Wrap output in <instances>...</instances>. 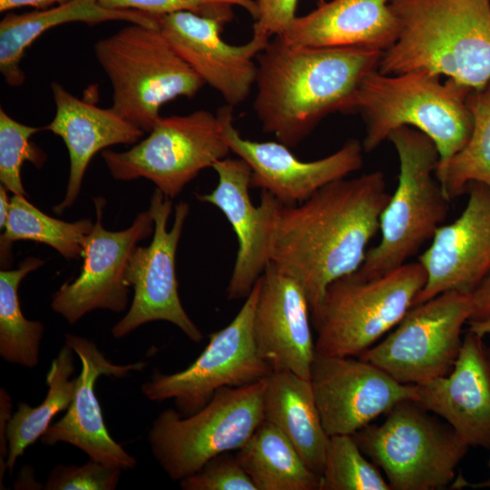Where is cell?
I'll return each instance as SVG.
<instances>
[{
    "label": "cell",
    "mask_w": 490,
    "mask_h": 490,
    "mask_svg": "<svg viewBox=\"0 0 490 490\" xmlns=\"http://www.w3.org/2000/svg\"><path fill=\"white\" fill-rule=\"evenodd\" d=\"M390 195L385 174L374 171L331 181L296 205L279 201L269 260L299 282L310 314L332 281L360 268Z\"/></svg>",
    "instance_id": "cell-1"
},
{
    "label": "cell",
    "mask_w": 490,
    "mask_h": 490,
    "mask_svg": "<svg viewBox=\"0 0 490 490\" xmlns=\"http://www.w3.org/2000/svg\"><path fill=\"white\" fill-rule=\"evenodd\" d=\"M381 51L293 45L270 39L256 57L255 113L265 132L293 148L328 114L344 112Z\"/></svg>",
    "instance_id": "cell-2"
},
{
    "label": "cell",
    "mask_w": 490,
    "mask_h": 490,
    "mask_svg": "<svg viewBox=\"0 0 490 490\" xmlns=\"http://www.w3.org/2000/svg\"><path fill=\"white\" fill-rule=\"evenodd\" d=\"M397 35L384 74L426 71L471 91L490 83V0H389Z\"/></svg>",
    "instance_id": "cell-3"
},
{
    "label": "cell",
    "mask_w": 490,
    "mask_h": 490,
    "mask_svg": "<svg viewBox=\"0 0 490 490\" xmlns=\"http://www.w3.org/2000/svg\"><path fill=\"white\" fill-rule=\"evenodd\" d=\"M471 90L426 71L368 74L348 101L343 113L359 112L366 124L364 152L378 147L400 127H411L436 144V172L468 142L473 120L467 104Z\"/></svg>",
    "instance_id": "cell-4"
},
{
    "label": "cell",
    "mask_w": 490,
    "mask_h": 490,
    "mask_svg": "<svg viewBox=\"0 0 490 490\" xmlns=\"http://www.w3.org/2000/svg\"><path fill=\"white\" fill-rule=\"evenodd\" d=\"M387 140L397 153L398 181L380 217L379 242L367 251L357 270L367 279L406 264L431 241L451 202L436 177L439 153L427 135L404 126L394 130Z\"/></svg>",
    "instance_id": "cell-5"
},
{
    "label": "cell",
    "mask_w": 490,
    "mask_h": 490,
    "mask_svg": "<svg viewBox=\"0 0 490 490\" xmlns=\"http://www.w3.org/2000/svg\"><path fill=\"white\" fill-rule=\"evenodd\" d=\"M129 24L97 41L94 54L111 82L112 109L149 132L161 118L164 103L194 97L205 83L159 26Z\"/></svg>",
    "instance_id": "cell-6"
},
{
    "label": "cell",
    "mask_w": 490,
    "mask_h": 490,
    "mask_svg": "<svg viewBox=\"0 0 490 490\" xmlns=\"http://www.w3.org/2000/svg\"><path fill=\"white\" fill-rule=\"evenodd\" d=\"M426 282L418 260L376 278L355 271L332 281L311 314L316 353L359 357L401 321Z\"/></svg>",
    "instance_id": "cell-7"
},
{
    "label": "cell",
    "mask_w": 490,
    "mask_h": 490,
    "mask_svg": "<svg viewBox=\"0 0 490 490\" xmlns=\"http://www.w3.org/2000/svg\"><path fill=\"white\" fill-rule=\"evenodd\" d=\"M265 378L217 390L199 411L181 416L168 408L152 421L148 442L173 481L198 472L211 458L239 450L264 420Z\"/></svg>",
    "instance_id": "cell-8"
},
{
    "label": "cell",
    "mask_w": 490,
    "mask_h": 490,
    "mask_svg": "<svg viewBox=\"0 0 490 490\" xmlns=\"http://www.w3.org/2000/svg\"><path fill=\"white\" fill-rule=\"evenodd\" d=\"M429 413L405 400L387 413L382 424L352 435L384 472L391 490H438L456 482V467L469 446Z\"/></svg>",
    "instance_id": "cell-9"
},
{
    "label": "cell",
    "mask_w": 490,
    "mask_h": 490,
    "mask_svg": "<svg viewBox=\"0 0 490 490\" xmlns=\"http://www.w3.org/2000/svg\"><path fill=\"white\" fill-rule=\"evenodd\" d=\"M230 149L220 113L198 110L161 117L149 135L125 152L105 149L101 155L118 181L147 179L171 199L202 170L227 157Z\"/></svg>",
    "instance_id": "cell-10"
},
{
    "label": "cell",
    "mask_w": 490,
    "mask_h": 490,
    "mask_svg": "<svg viewBox=\"0 0 490 490\" xmlns=\"http://www.w3.org/2000/svg\"><path fill=\"white\" fill-rule=\"evenodd\" d=\"M260 279L234 318L223 328L209 336L201 354L185 369L162 374L154 371L142 387L151 401L173 399L181 416L202 408L222 387H237L266 378L272 368L260 355L253 333Z\"/></svg>",
    "instance_id": "cell-11"
},
{
    "label": "cell",
    "mask_w": 490,
    "mask_h": 490,
    "mask_svg": "<svg viewBox=\"0 0 490 490\" xmlns=\"http://www.w3.org/2000/svg\"><path fill=\"white\" fill-rule=\"evenodd\" d=\"M471 313V293L443 292L413 306L384 339L358 358L403 384L446 376L458 357Z\"/></svg>",
    "instance_id": "cell-12"
},
{
    "label": "cell",
    "mask_w": 490,
    "mask_h": 490,
    "mask_svg": "<svg viewBox=\"0 0 490 490\" xmlns=\"http://www.w3.org/2000/svg\"><path fill=\"white\" fill-rule=\"evenodd\" d=\"M154 230L148 246H137L130 257L126 283L134 295L127 313L112 328L115 338H122L142 325L167 321L179 328L191 341L198 343L203 335L183 309L175 272V256L190 207L185 201L175 206L170 230L168 220L172 211V199L155 189L148 209Z\"/></svg>",
    "instance_id": "cell-13"
},
{
    "label": "cell",
    "mask_w": 490,
    "mask_h": 490,
    "mask_svg": "<svg viewBox=\"0 0 490 490\" xmlns=\"http://www.w3.org/2000/svg\"><path fill=\"white\" fill-rule=\"evenodd\" d=\"M96 220L87 235L79 276L64 282L53 295L51 308L68 323L74 324L94 309L123 312L128 306L126 270L139 242L153 233L154 222L149 210L139 213L131 226L109 230L102 224L105 201L94 199Z\"/></svg>",
    "instance_id": "cell-14"
},
{
    "label": "cell",
    "mask_w": 490,
    "mask_h": 490,
    "mask_svg": "<svg viewBox=\"0 0 490 490\" xmlns=\"http://www.w3.org/2000/svg\"><path fill=\"white\" fill-rule=\"evenodd\" d=\"M309 379L329 436L354 435L397 403L416 397V385L400 383L358 357L316 353Z\"/></svg>",
    "instance_id": "cell-15"
},
{
    "label": "cell",
    "mask_w": 490,
    "mask_h": 490,
    "mask_svg": "<svg viewBox=\"0 0 490 490\" xmlns=\"http://www.w3.org/2000/svg\"><path fill=\"white\" fill-rule=\"evenodd\" d=\"M233 107L219 110L230 152L251 170L250 186L271 193L284 205L308 200L326 184L348 177L363 166V147L358 140L347 141L335 152L311 162L295 156L279 142H256L243 138L233 125Z\"/></svg>",
    "instance_id": "cell-16"
},
{
    "label": "cell",
    "mask_w": 490,
    "mask_h": 490,
    "mask_svg": "<svg viewBox=\"0 0 490 490\" xmlns=\"http://www.w3.org/2000/svg\"><path fill=\"white\" fill-rule=\"evenodd\" d=\"M461 214L436 230L418 257L426 282L417 305L446 291L472 293L490 273V187L472 181Z\"/></svg>",
    "instance_id": "cell-17"
},
{
    "label": "cell",
    "mask_w": 490,
    "mask_h": 490,
    "mask_svg": "<svg viewBox=\"0 0 490 490\" xmlns=\"http://www.w3.org/2000/svg\"><path fill=\"white\" fill-rule=\"evenodd\" d=\"M224 24L189 11L159 15V27L174 50L234 107L247 99L255 85L256 57L270 39L252 34L243 44H230L220 36Z\"/></svg>",
    "instance_id": "cell-18"
},
{
    "label": "cell",
    "mask_w": 490,
    "mask_h": 490,
    "mask_svg": "<svg viewBox=\"0 0 490 490\" xmlns=\"http://www.w3.org/2000/svg\"><path fill=\"white\" fill-rule=\"evenodd\" d=\"M211 168L219 176L217 186L210 193H197L196 198L217 207L236 234L237 255L226 293L230 300L240 299L250 294L270 261V230L279 201L261 191L260 206L253 205L249 191L251 170L239 157H226Z\"/></svg>",
    "instance_id": "cell-19"
},
{
    "label": "cell",
    "mask_w": 490,
    "mask_h": 490,
    "mask_svg": "<svg viewBox=\"0 0 490 490\" xmlns=\"http://www.w3.org/2000/svg\"><path fill=\"white\" fill-rule=\"evenodd\" d=\"M260 279L253 322L258 351L272 371L309 379L316 348L305 291L293 276L271 261Z\"/></svg>",
    "instance_id": "cell-20"
},
{
    "label": "cell",
    "mask_w": 490,
    "mask_h": 490,
    "mask_svg": "<svg viewBox=\"0 0 490 490\" xmlns=\"http://www.w3.org/2000/svg\"><path fill=\"white\" fill-rule=\"evenodd\" d=\"M79 357L81 371L76 377L73 400L64 416L51 424L41 436L44 445L59 442L74 446L91 459L122 470L136 466V458L110 436L95 396L94 385L101 376L122 378L142 370V361L118 365L110 361L96 344L81 336L65 334V342Z\"/></svg>",
    "instance_id": "cell-21"
},
{
    "label": "cell",
    "mask_w": 490,
    "mask_h": 490,
    "mask_svg": "<svg viewBox=\"0 0 490 490\" xmlns=\"http://www.w3.org/2000/svg\"><path fill=\"white\" fill-rule=\"evenodd\" d=\"M483 338L468 330L452 370L416 385L414 401L469 447L490 449V360Z\"/></svg>",
    "instance_id": "cell-22"
},
{
    "label": "cell",
    "mask_w": 490,
    "mask_h": 490,
    "mask_svg": "<svg viewBox=\"0 0 490 490\" xmlns=\"http://www.w3.org/2000/svg\"><path fill=\"white\" fill-rule=\"evenodd\" d=\"M55 114L44 127L60 136L69 153L70 169L64 200L54 208L58 214L77 200L86 169L100 151L116 144H135L144 131L115 111L87 103L68 92L56 82L51 83Z\"/></svg>",
    "instance_id": "cell-23"
},
{
    "label": "cell",
    "mask_w": 490,
    "mask_h": 490,
    "mask_svg": "<svg viewBox=\"0 0 490 490\" xmlns=\"http://www.w3.org/2000/svg\"><path fill=\"white\" fill-rule=\"evenodd\" d=\"M389 0H330L296 16L279 37L293 45L367 47L384 52L397 39Z\"/></svg>",
    "instance_id": "cell-24"
},
{
    "label": "cell",
    "mask_w": 490,
    "mask_h": 490,
    "mask_svg": "<svg viewBox=\"0 0 490 490\" xmlns=\"http://www.w3.org/2000/svg\"><path fill=\"white\" fill-rule=\"evenodd\" d=\"M159 15L122 9H110L97 0H68L58 5L21 15L10 13L0 22V72L10 86L24 83L21 61L26 49L47 30L73 22L96 24L106 21H125L158 27Z\"/></svg>",
    "instance_id": "cell-25"
},
{
    "label": "cell",
    "mask_w": 490,
    "mask_h": 490,
    "mask_svg": "<svg viewBox=\"0 0 490 490\" xmlns=\"http://www.w3.org/2000/svg\"><path fill=\"white\" fill-rule=\"evenodd\" d=\"M263 416L285 435L309 469L320 477L329 436L310 379L288 371H272L265 378Z\"/></svg>",
    "instance_id": "cell-26"
},
{
    "label": "cell",
    "mask_w": 490,
    "mask_h": 490,
    "mask_svg": "<svg viewBox=\"0 0 490 490\" xmlns=\"http://www.w3.org/2000/svg\"><path fill=\"white\" fill-rule=\"evenodd\" d=\"M236 456L257 490H320V477L285 435L266 420Z\"/></svg>",
    "instance_id": "cell-27"
},
{
    "label": "cell",
    "mask_w": 490,
    "mask_h": 490,
    "mask_svg": "<svg viewBox=\"0 0 490 490\" xmlns=\"http://www.w3.org/2000/svg\"><path fill=\"white\" fill-rule=\"evenodd\" d=\"M74 351L66 344L53 359L46 375L48 391L36 407L20 402L7 425L8 456L6 469L12 474L17 459L33 445L52 424L58 413L67 410L76 387Z\"/></svg>",
    "instance_id": "cell-28"
},
{
    "label": "cell",
    "mask_w": 490,
    "mask_h": 490,
    "mask_svg": "<svg viewBox=\"0 0 490 490\" xmlns=\"http://www.w3.org/2000/svg\"><path fill=\"white\" fill-rule=\"evenodd\" d=\"M44 263L42 259L28 257L17 269L0 271V356L8 363L28 368L38 365L44 327L23 315L18 288L27 274Z\"/></svg>",
    "instance_id": "cell-29"
},
{
    "label": "cell",
    "mask_w": 490,
    "mask_h": 490,
    "mask_svg": "<svg viewBox=\"0 0 490 490\" xmlns=\"http://www.w3.org/2000/svg\"><path fill=\"white\" fill-rule=\"evenodd\" d=\"M467 104L473 120L470 138L446 167L436 172L450 201L466 193L472 181L490 187V83L471 91Z\"/></svg>",
    "instance_id": "cell-30"
},
{
    "label": "cell",
    "mask_w": 490,
    "mask_h": 490,
    "mask_svg": "<svg viewBox=\"0 0 490 490\" xmlns=\"http://www.w3.org/2000/svg\"><path fill=\"white\" fill-rule=\"evenodd\" d=\"M93 227L88 219L67 222L53 218L30 203L25 196L14 194L0 243L33 240L52 247L69 260L82 257L83 242Z\"/></svg>",
    "instance_id": "cell-31"
},
{
    "label": "cell",
    "mask_w": 490,
    "mask_h": 490,
    "mask_svg": "<svg viewBox=\"0 0 490 490\" xmlns=\"http://www.w3.org/2000/svg\"><path fill=\"white\" fill-rule=\"evenodd\" d=\"M320 490H390V486L352 435H336L329 436Z\"/></svg>",
    "instance_id": "cell-32"
},
{
    "label": "cell",
    "mask_w": 490,
    "mask_h": 490,
    "mask_svg": "<svg viewBox=\"0 0 490 490\" xmlns=\"http://www.w3.org/2000/svg\"><path fill=\"white\" fill-rule=\"evenodd\" d=\"M44 128L23 124L0 108V181L8 191L27 197L21 179L25 161L41 168L46 154L30 138Z\"/></svg>",
    "instance_id": "cell-33"
},
{
    "label": "cell",
    "mask_w": 490,
    "mask_h": 490,
    "mask_svg": "<svg viewBox=\"0 0 490 490\" xmlns=\"http://www.w3.org/2000/svg\"><path fill=\"white\" fill-rule=\"evenodd\" d=\"M110 9L135 10L155 15L189 11L218 19L224 24L233 17L232 7L248 11L255 19L258 13L256 0H97Z\"/></svg>",
    "instance_id": "cell-34"
},
{
    "label": "cell",
    "mask_w": 490,
    "mask_h": 490,
    "mask_svg": "<svg viewBox=\"0 0 490 490\" xmlns=\"http://www.w3.org/2000/svg\"><path fill=\"white\" fill-rule=\"evenodd\" d=\"M121 468L91 459L83 465H56L49 473L46 490H113L117 486Z\"/></svg>",
    "instance_id": "cell-35"
},
{
    "label": "cell",
    "mask_w": 490,
    "mask_h": 490,
    "mask_svg": "<svg viewBox=\"0 0 490 490\" xmlns=\"http://www.w3.org/2000/svg\"><path fill=\"white\" fill-rule=\"evenodd\" d=\"M179 483L183 490H257L237 456L229 452L211 458Z\"/></svg>",
    "instance_id": "cell-36"
},
{
    "label": "cell",
    "mask_w": 490,
    "mask_h": 490,
    "mask_svg": "<svg viewBox=\"0 0 490 490\" xmlns=\"http://www.w3.org/2000/svg\"><path fill=\"white\" fill-rule=\"evenodd\" d=\"M298 0H257L253 34L270 39L280 36L296 18Z\"/></svg>",
    "instance_id": "cell-37"
},
{
    "label": "cell",
    "mask_w": 490,
    "mask_h": 490,
    "mask_svg": "<svg viewBox=\"0 0 490 490\" xmlns=\"http://www.w3.org/2000/svg\"><path fill=\"white\" fill-rule=\"evenodd\" d=\"M12 416V399L5 388L0 390V486L6 471L8 456L7 425Z\"/></svg>",
    "instance_id": "cell-38"
},
{
    "label": "cell",
    "mask_w": 490,
    "mask_h": 490,
    "mask_svg": "<svg viewBox=\"0 0 490 490\" xmlns=\"http://www.w3.org/2000/svg\"><path fill=\"white\" fill-rule=\"evenodd\" d=\"M472 313L470 320H490V273L471 293Z\"/></svg>",
    "instance_id": "cell-39"
},
{
    "label": "cell",
    "mask_w": 490,
    "mask_h": 490,
    "mask_svg": "<svg viewBox=\"0 0 490 490\" xmlns=\"http://www.w3.org/2000/svg\"><path fill=\"white\" fill-rule=\"evenodd\" d=\"M68 0H0V12L9 11L23 6L45 8L53 4H62Z\"/></svg>",
    "instance_id": "cell-40"
},
{
    "label": "cell",
    "mask_w": 490,
    "mask_h": 490,
    "mask_svg": "<svg viewBox=\"0 0 490 490\" xmlns=\"http://www.w3.org/2000/svg\"><path fill=\"white\" fill-rule=\"evenodd\" d=\"M7 190L0 186V228L3 230L8 218L11 197L7 195Z\"/></svg>",
    "instance_id": "cell-41"
},
{
    "label": "cell",
    "mask_w": 490,
    "mask_h": 490,
    "mask_svg": "<svg viewBox=\"0 0 490 490\" xmlns=\"http://www.w3.org/2000/svg\"><path fill=\"white\" fill-rule=\"evenodd\" d=\"M468 330L475 333L476 335L484 338L490 336V320L477 321L470 320L467 322ZM488 357L490 360V349H487Z\"/></svg>",
    "instance_id": "cell-42"
},
{
    "label": "cell",
    "mask_w": 490,
    "mask_h": 490,
    "mask_svg": "<svg viewBox=\"0 0 490 490\" xmlns=\"http://www.w3.org/2000/svg\"><path fill=\"white\" fill-rule=\"evenodd\" d=\"M488 466L490 467V460H489ZM476 486L477 487H490V480L477 484Z\"/></svg>",
    "instance_id": "cell-43"
},
{
    "label": "cell",
    "mask_w": 490,
    "mask_h": 490,
    "mask_svg": "<svg viewBox=\"0 0 490 490\" xmlns=\"http://www.w3.org/2000/svg\"><path fill=\"white\" fill-rule=\"evenodd\" d=\"M256 2H257V0H256Z\"/></svg>",
    "instance_id": "cell-44"
}]
</instances>
